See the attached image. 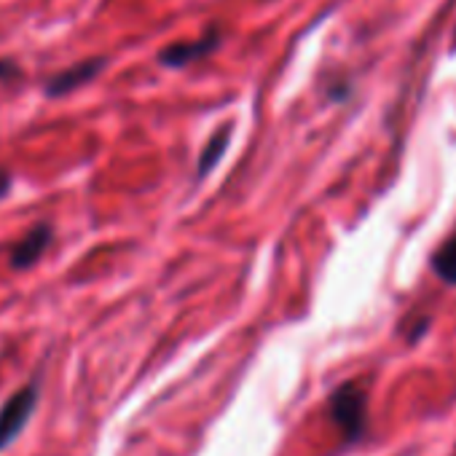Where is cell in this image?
Wrapping results in <instances>:
<instances>
[{
	"mask_svg": "<svg viewBox=\"0 0 456 456\" xmlns=\"http://www.w3.org/2000/svg\"><path fill=\"white\" fill-rule=\"evenodd\" d=\"M365 405H368V395L357 381H346L336 387L333 395L328 397V413L341 429V435L346 437V443H357L362 437L368 421Z\"/></svg>",
	"mask_w": 456,
	"mask_h": 456,
	"instance_id": "6da1fadb",
	"label": "cell"
},
{
	"mask_svg": "<svg viewBox=\"0 0 456 456\" xmlns=\"http://www.w3.org/2000/svg\"><path fill=\"white\" fill-rule=\"evenodd\" d=\"M38 397H41V384H38V379H33L30 384H25L20 392H14L4 405H0V451H6L22 435V429L30 424Z\"/></svg>",
	"mask_w": 456,
	"mask_h": 456,
	"instance_id": "7a4b0ae2",
	"label": "cell"
},
{
	"mask_svg": "<svg viewBox=\"0 0 456 456\" xmlns=\"http://www.w3.org/2000/svg\"><path fill=\"white\" fill-rule=\"evenodd\" d=\"M105 68H108V57H92V60L76 62V65H70L68 70L54 73V76L44 84V94L52 97V100L65 97V94H70V92L86 86L89 81H94Z\"/></svg>",
	"mask_w": 456,
	"mask_h": 456,
	"instance_id": "3957f363",
	"label": "cell"
},
{
	"mask_svg": "<svg viewBox=\"0 0 456 456\" xmlns=\"http://www.w3.org/2000/svg\"><path fill=\"white\" fill-rule=\"evenodd\" d=\"M52 240H54V228L49 223H38L36 228H30V232L17 242V248L12 250V258H9L12 269L25 272L30 266H36L44 258V253L49 250Z\"/></svg>",
	"mask_w": 456,
	"mask_h": 456,
	"instance_id": "277c9868",
	"label": "cell"
},
{
	"mask_svg": "<svg viewBox=\"0 0 456 456\" xmlns=\"http://www.w3.org/2000/svg\"><path fill=\"white\" fill-rule=\"evenodd\" d=\"M220 44L217 30H209L207 36L196 38V41H180V44H169L167 49L159 52V62L164 68H185L201 57H207L215 46Z\"/></svg>",
	"mask_w": 456,
	"mask_h": 456,
	"instance_id": "5b68a950",
	"label": "cell"
},
{
	"mask_svg": "<svg viewBox=\"0 0 456 456\" xmlns=\"http://www.w3.org/2000/svg\"><path fill=\"white\" fill-rule=\"evenodd\" d=\"M432 269L443 282L456 285V232L432 253Z\"/></svg>",
	"mask_w": 456,
	"mask_h": 456,
	"instance_id": "8992f818",
	"label": "cell"
},
{
	"mask_svg": "<svg viewBox=\"0 0 456 456\" xmlns=\"http://www.w3.org/2000/svg\"><path fill=\"white\" fill-rule=\"evenodd\" d=\"M228 140H232V126H225L217 134H212V140L207 142V148H204V153L199 159V177H207V172L220 161V156L228 148Z\"/></svg>",
	"mask_w": 456,
	"mask_h": 456,
	"instance_id": "52a82bcc",
	"label": "cell"
},
{
	"mask_svg": "<svg viewBox=\"0 0 456 456\" xmlns=\"http://www.w3.org/2000/svg\"><path fill=\"white\" fill-rule=\"evenodd\" d=\"M12 185H14V177H12V172L0 167V199H4V196L12 191Z\"/></svg>",
	"mask_w": 456,
	"mask_h": 456,
	"instance_id": "ba28073f",
	"label": "cell"
},
{
	"mask_svg": "<svg viewBox=\"0 0 456 456\" xmlns=\"http://www.w3.org/2000/svg\"><path fill=\"white\" fill-rule=\"evenodd\" d=\"M14 73H20L17 62H12V60H0V81H4V78H12Z\"/></svg>",
	"mask_w": 456,
	"mask_h": 456,
	"instance_id": "9c48e42d",
	"label": "cell"
},
{
	"mask_svg": "<svg viewBox=\"0 0 456 456\" xmlns=\"http://www.w3.org/2000/svg\"><path fill=\"white\" fill-rule=\"evenodd\" d=\"M453 456H456V453H453Z\"/></svg>",
	"mask_w": 456,
	"mask_h": 456,
	"instance_id": "30bf717a",
	"label": "cell"
}]
</instances>
